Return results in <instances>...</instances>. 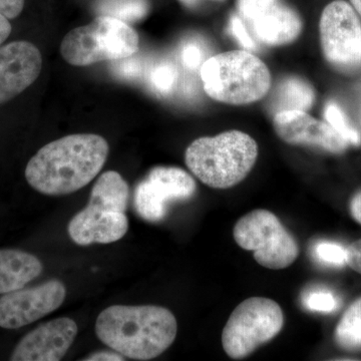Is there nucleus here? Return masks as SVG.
I'll use <instances>...</instances> for the list:
<instances>
[{"mask_svg": "<svg viewBox=\"0 0 361 361\" xmlns=\"http://www.w3.org/2000/svg\"><path fill=\"white\" fill-rule=\"evenodd\" d=\"M233 237L242 249L253 251L256 262L268 269H285L299 255L295 238L275 214L264 209L251 211L240 218Z\"/></svg>", "mask_w": 361, "mask_h": 361, "instance_id": "0eeeda50", "label": "nucleus"}, {"mask_svg": "<svg viewBox=\"0 0 361 361\" xmlns=\"http://www.w3.org/2000/svg\"><path fill=\"white\" fill-rule=\"evenodd\" d=\"M204 90L211 99L228 104H248L263 99L271 87L267 66L247 51L214 56L201 66Z\"/></svg>", "mask_w": 361, "mask_h": 361, "instance_id": "20e7f679", "label": "nucleus"}, {"mask_svg": "<svg viewBox=\"0 0 361 361\" xmlns=\"http://www.w3.org/2000/svg\"><path fill=\"white\" fill-rule=\"evenodd\" d=\"M334 336L337 345L344 350L361 349V297L342 315Z\"/></svg>", "mask_w": 361, "mask_h": 361, "instance_id": "6ab92c4d", "label": "nucleus"}, {"mask_svg": "<svg viewBox=\"0 0 361 361\" xmlns=\"http://www.w3.org/2000/svg\"><path fill=\"white\" fill-rule=\"evenodd\" d=\"M128 230L129 219L125 212L90 203L71 218L68 226L71 239L80 246L114 243Z\"/></svg>", "mask_w": 361, "mask_h": 361, "instance_id": "4468645a", "label": "nucleus"}, {"mask_svg": "<svg viewBox=\"0 0 361 361\" xmlns=\"http://www.w3.org/2000/svg\"><path fill=\"white\" fill-rule=\"evenodd\" d=\"M139 35L125 21L101 16L66 35L61 54L66 63L87 66L104 61H121L139 51Z\"/></svg>", "mask_w": 361, "mask_h": 361, "instance_id": "39448f33", "label": "nucleus"}, {"mask_svg": "<svg viewBox=\"0 0 361 361\" xmlns=\"http://www.w3.org/2000/svg\"><path fill=\"white\" fill-rule=\"evenodd\" d=\"M110 146L94 134L66 135L45 145L27 161L26 182L47 196L75 193L101 172Z\"/></svg>", "mask_w": 361, "mask_h": 361, "instance_id": "f257e3e1", "label": "nucleus"}, {"mask_svg": "<svg viewBox=\"0 0 361 361\" xmlns=\"http://www.w3.org/2000/svg\"><path fill=\"white\" fill-rule=\"evenodd\" d=\"M279 0H238L240 18L249 23Z\"/></svg>", "mask_w": 361, "mask_h": 361, "instance_id": "393cba45", "label": "nucleus"}, {"mask_svg": "<svg viewBox=\"0 0 361 361\" xmlns=\"http://www.w3.org/2000/svg\"><path fill=\"white\" fill-rule=\"evenodd\" d=\"M66 289L59 280L18 289L0 297V327L18 329L51 314L65 302Z\"/></svg>", "mask_w": 361, "mask_h": 361, "instance_id": "9b49d317", "label": "nucleus"}, {"mask_svg": "<svg viewBox=\"0 0 361 361\" xmlns=\"http://www.w3.org/2000/svg\"><path fill=\"white\" fill-rule=\"evenodd\" d=\"M129 199V185L122 175L108 171L99 176L92 187L89 203L126 213Z\"/></svg>", "mask_w": 361, "mask_h": 361, "instance_id": "a211bd4d", "label": "nucleus"}, {"mask_svg": "<svg viewBox=\"0 0 361 361\" xmlns=\"http://www.w3.org/2000/svg\"><path fill=\"white\" fill-rule=\"evenodd\" d=\"M196 189L193 177L183 169L163 166L153 168L135 187V212L147 222H160L167 215L170 202L189 200Z\"/></svg>", "mask_w": 361, "mask_h": 361, "instance_id": "1a4fd4ad", "label": "nucleus"}, {"mask_svg": "<svg viewBox=\"0 0 361 361\" xmlns=\"http://www.w3.org/2000/svg\"><path fill=\"white\" fill-rule=\"evenodd\" d=\"M42 65V51L30 40H7L0 45V110L32 89Z\"/></svg>", "mask_w": 361, "mask_h": 361, "instance_id": "9d476101", "label": "nucleus"}, {"mask_svg": "<svg viewBox=\"0 0 361 361\" xmlns=\"http://www.w3.org/2000/svg\"><path fill=\"white\" fill-rule=\"evenodd\" d=\"M278 137L290 145L314 146L339 154L345 151L348 142L329 123L316 120L303 111H284L273 118Z\"/></svg>", "mask_w": 361, "mask_h": 361, "instance_id": "ddd939ff", "label": "nucleus"}, {"mask_svg": "<svg viewBox=\"0 0 361 361\" xmlns=\"http://www.w3.org/2000/svg\"><path fill=\"white\" fill-rule=\"evenodd\" d=\"M121 61H122L116 66V73L120 77L127 78V80H135L141 75L142 65L140 59H135L133 56L121 59Z\"/></svg>", "mask_w": 361, "mask_h": 361, "instance_id": "cd10ccee", "label": "nucleus"}, {"mask_svg": "<svg viewBox=\"0 0 361 361\" xmlns=\"http://www.w3.org/2000/svg\"><path fill=\"white\" fill-rule=\"evenodd\" d=\"M284 324L279 304L264 297H251L239 304L222 334L224 351L232 360H243L280 334Z\"/></svg>", "mask_w": 361, "mask_h": 361, "instance_id": "423d86ee", "label": "nucleus"}, {"mask_svg": "<svg viewBox=\"0 0 361 361\" xmlns=\"http://www.w3.org/2000/svg\"><path fill=\"white\" fill-rule=\"evenodd\" d=\"M214 1H221V0H214Z\"/></svg>", "mask_w": 361, "mask_h": 361, "instance_id": "f704fd0d", "label": "nucleus"}, {"mask_svg": "<svg viewBox=\"0 0 361 361\" xmlns=\"http://www.w3.org/2000/svg\"><path fill=\"white\" fill-rule=\"evenodd\" d=\"M177 80V68L170 63H163L156 66L149 75L152 87L161 94H171L175 89Z\"/></svg>", "mask_w": 361, "mask_h": 361, "instance_id": "4be33fe9", "label": "nucleus"}, {"mask_svg": "<svg viewBox=\"0 0 361 361\" xmlns=\"http://www.w3.org/2000/svg\"><path fill=\"white\" fill-rule=\"evenodd\" d=\"M258 157L257 142L240 130L195 140L185 161L195 177L214 189L236 186L251 172Z\"/></svg>", "mask_w": 361, "mask_h": 361, "instance_id": "7ed1b4c3", "label": "nucleus"}, {"mask_svg": "<svg viewBox=\"0 0 361 361\" xmlns=\"http://www.w3.org/2000/svg\"><path fill=\"white\" fill-rule=\"evenodd\" d=\"M247 25L258 42L271 47L291 44L302 30L298 13L280 1Z\"/></svg>", "mask_w": 361, "mask_h": 361, "instance_id": "2eb2a0df", "label": "nucleus"}, {"mask_svg": "<svg viewBox=\"0 0 361 361\" xmlns=\"http://www.w3.org/2000/svg\"><path fill=\"white\" fill-rule=\"evenodd\" d=\"M97 338L130 360L158 357L175 341L177 319L172 311L156 305H113L97 316Z\"/></svg>", "mask_w": 361, "mask_h": 361, "instance_id": "f03ea898", "label": "nucleus"}, {"mask_svg": "<svg viewBox=\"0 0 361 361\" xmlns=\"http://www.w3.org/2000/svg\"><path fill=\"white\" fill-rule=\"evenodd\" d=\"M25 6V0H0V13L9 20L20 18Z\"/></svg>", "mask_w": 361, "mask_h": 361, "instance_id": "c85d7f7f", "label": "nucleus"}, {"mask_svg": "<svg viewBox=\"0 0 361 361\" xmlns=\"http://www.w3.org/2000/svg\"><path fill=\"white\" fill-rule=\"evenodd\" d=\"M78 324L59 317L26 334L11 353V361H59L65 357L78 336Z\"/></svg>", "mask_w": 361, "mask_h": 361, "instance_id": "f8f14e48", "label": "nucleus"}, {"mask_svg": "<svg viewBox=\"0 0 361 361\" xmlns=\"http://www.w3.org/2000/svg\"><path fill=\"white\" fill-rule=\"evenodd\" d=\"M13 27L11 21L4 14L0 13V45L8 40L13 33Z\"/></svg>", "mask_w": 361, "mask_h": 361, "instance_id": "2f4dec72", "label": "nucleus"}, {"mask_svg": "<svg viewBox=\"0 0 361 361\" xmlns=\"http://www.w3.org/2000/svg\"><path fill=\"white\" fill-rule=\"evenodd\" d=\"M44 266L37 256L18 249L0 250V294L23 288L39 277Z\"/></svg>", "mask_w": 361, "mask_h": 361, "instance_id": "dca6fc26", "label": "nucleus"}, {"mask_svg": "<svg viewBox=\"0 0 361 361\" xmlns=\"http://www.w3.org/2000/svg\"><path fill=\"white\" fill-rule=\"evenodd\" d=\"M315 255L322 262L334 266L346 264V249L334 242L323 241L315 247Z\"/></svg>", "mask_w": 361, "mask_h": 361, "instance_id": "5701e85b", "label": "nucleus"}, {"mask_svg": "<svg viewBox=\"0 0 361 361\" xmlns=\"http://www.w3.org/2000/svg\"><path fill=\"white\" fill-rule=\"evenodd\" d=\"M320 42L325 59L342 71L361 68V21L344 0H334L323 9Z\"/></svg>", "mask_w": 361, "mask_h": 361, "instance_id": "6e6552de", "label": "nucleus"}, {"mask_svg": "<svg viewBox=\"0 0 361 361\" xmlns=\"http://www.w3.org/2000/svg\"><path fill=\"white\" fill-rule=\"evenodd\" d=\"M148 0H99L97 13L125 23L141 20L149 13Z\"/></svg>", "mask_w": 361, "mask_h": 361, "instance_id": "aec40b11", "label": "nucleus"}, {"mask_svg": "<svg viewBox=\"0 0 361 361\" xmlns=\"http://www.w3.org/2000/svg\"><path fill=\"white\" fill-rule=\"evenodd\" d=\"M82 361H123L125 356L113 350H101L90 353L87 357L82 358Z\"/></svg>", "mask_w": 361, "mask_h": 361, "instance_id": "7c9ffc66", "label": "nucleus"}, {"mask_svg": "<svg viewBox=\"0 0 361 361\" xmlns=\"http://www.w3.org/2000/svg\"><path fill=\"white\" fill-rule=\"evenodd\" d=\"M353 8L355 9L356 13L361 16V0H350Z\"/></svg>", "mask_w": 361, "mask_h": 361, "instance_id": "72a5a7b5", "label": "nucleus"}, {"mask_svg": "<svg viewBox=\"0 0 361 361\" xmlns=\"http://www.w3.org/2000/svg\"><path fill=\"white\" fill-rule=\"evenodd\" d=\"M180 59L185 68L195 71L204 63V51L197 42H188L180 51Z\"/></svg>", "mask_w": 361, "mask_h": 361, "instance_id": "bb28decb", "label": "nucleus"}, {"mask_svg": "<svg viewBox=\"0 0 361 361\" xmlns=\"http://www.w3.org/2000/svg\"><path fill=\"white\" fill-rule=\"evenodd\" d=\"M346 263L351 269L361 274V239L346 248Z\"/></svg>", "mask_w": 361, "mask_h": 361, "instance_id": "c756f323", "label": "nucleus"}, {"mask_svg": "<svg viewBox=\"0 0 361 361\" xmlns=\"http://www.w3.org/2000/svg\"><path fill=\"white\" fill-rule=\"evenodd\" d=\"M230 35L234 37L240 45L244 47L246 51H255L257 49L255 40L251 37L250 33L247 30L245 23L238 16H233L229 23Z\"/></svg>", "mask_w": 361, "mask_h": 361, "instance_id": "a878e982", "label": "nucleus"}, {"mask_svg": "<svg viewBox=\"0 0 361 361\" xmlns=\"http://www.w3.org/2000/svg\"><path fill=\"white\" fill-rule=\"evenodd\" d=\"M324 116L326 123H329L348 144L356 145V146L361 144L360 133L355 128L351 127L348 118L338 104L334 102H329L325 106Z\"/></svg>", "mask_w": 361, "mask_h": 361, "instance_id": "412c9836", "label": "nucleus"}, {"mask_svg": "<svg viewBox=\"0 0 361 361\" xmlns=\"http://www.w3.org/2000/svg\"><path fill=\"white\" fill-rule=\"evenodd\" d=\"M314 90L299 78H287L277 85L269 99L273 115L284 111L310 110L314 103Z\"/></svg>", "mask_w": 361, "mask_h": 361, "instance_id": "f3484780", "label": "nucleus"}, {"mask_svg": "<svg viewBox=\"0 0 361 361\" xmlns=\"http://www.w3.org/2000/svg\"><path fill=\"white\" fill-rule=\"evenodd\" d=\"M349 210L353 219L361 225V191L356 193L351 199Z\"/></svg>", "mask_w": 361, "mask_h": 361, "instance_id": "473e14b6", "label": "nucleus"}, {"mask_svg": "<svg viewBox=\"0 0 361 361\" xmlns=\"http://www.w3.org/2000/svg\"><path fill=\"white\" fill-rule=\"evenodd\" d=\"M304 304L308 310L319 312H331L338 305L336 296L329 291L310 292L304 298Z\"/></svg>", "mask_w": 361, "mask_h": 361, "instance_id": "b1692460", "label": "nucleus"}]
</instances>
